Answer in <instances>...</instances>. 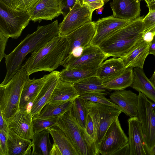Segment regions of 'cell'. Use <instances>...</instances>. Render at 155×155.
<instances>
[{
	"label": "cell",
	"instance_id": "46",
	"mask_svg": "<svg viewBox=\"0 0 155 155\" xmlns=\"http://www.w3.org/2000/svg\"><path fill=\"white\" fill-rule=\"evenodd\" d=\"M150 80L155 87V70L153 75L150 79Z\"/></svg>",
	"mask_w": 155,
	"mask_h": 155
},
{
	"label": "cell",
	"instance_id": "27",
	"mask_svg": "<svg viewBox=\"0 0 155 155\" xmlns=\"http://www.w3.org/2000/svg\"><path fill=\"white\" fill-rule=\"evenodd\" d=\"M79 96L87 93H95L106 95L109 93L102 81L97 76H93L73 84Z\"/></svg>",
	"mask_w": 155,
	"mask_h": 155
},
{
	"label": "cell",
	"instance_id": "48",
	"mask_svg": "<svg viewBox=\"0 0 155 155\" xmlns=\"http://www.w3.org/2000/svg\"><path fill=\"white\" fill-rule=\"evenodd\" d=\"M150 155H155V144L151 150Z\"/></svg>",
	"mask_w": 155,
	"mask_h": 155
},
{
	"label": "cell",
	"instance_id": "44",
	"mask_svg": "<svg viewBox=\"0 0 155 155\" xmlns=\"http://www.w3.org/2000/svg\"><path fill=\"white\" fill-rule=\"evenodd\" d=\"M147 4V6L148 7L149 11H155V0L148 2L144 0Z\"/></svg>",
	"mask_w": 155,
	"mask_h": 155
},
{
	"label": "cell",
	"instance_id": "26",
	"mask_svg": "<svg viewBox=\"0 0 155 155\" xmlns=\"http://www.w3.org/2000/svg\"><path fill=\"white\" fill-rule=\"evenodd\" d=\"M48 130L53 140L52 146L58 149L61 155H80L78 151L61 129L55 127Z\"/></svg>",
	"mask_w": 155,
	"mask_h": 155
},
{
	"label": "cell",
	"instance_id": "5",
	"mask_svg": "<svg viewBox=\"0 0 155 155\" xmlns=\"http://www.w3.org/2000/svg\"><path fill=\"white\" fill-rule=\"evenodd\" d=\"M29 12L10 7L0 1V32L18 38L31 21Z\"/></svg>",
	"mask_w": 155,
	"mask_h": 155
},
{
	"label": "cell",
	"instance_id": "36",
	"mask_svg": "<svg viewBox=\"0 0 155 155\" xmlns=\"http://www.w3.org/2000/svg\"><path fill=\"white\" fill-rule=\"evenodd\" d=\"M40 0H12L13 7L24 11L29 12Z\"/></svg>",
	"mask_w": 155,
	"mask_h": 155
},
{
	"label": "cell",
	"instance_id": "40",
	"mask_svg": "<svg viewBox=\"0 0 155 155\" xmlns=\"http://www.w3.org/2000/svg\"><path fill=\"white\" fill-rule=\"evenodd\" d=\"M83 4L87 5L94 11L103 6L104 3L102 0H82Z\"/></svg>",
	"mask_w": 155,
	"mask_h": 155
},
{
	"label": "cell",
	"instance_id": "33",
	"mask_svg": "<svg viewBox=\"0 0 155 155\" xmlns=\"http://www.w3.org/2000/svg\"><path fill=\"white\" fill-rule=\"evenodd\" d=\"M83 137L88 146L91 149L94 155H96L95 147V133L94 124L92 118L88 112Z\"/></svg>",
	"mask_w": 155,
	"mask_h": 155
},
{
	"label": "cell",
	"instance_id": "25",
	"mask_svg": "<svg viewBox=\"0 0 155 155\" xmlns=\"http://www.w3.org/2000/svg\"><path fill=\"white\" fill-rule=\"evenodd\" d=\"M8 155H30L32 153V141L24 139L8 129Z\"/></svg>",
	"mask_w": 155,
	"mask_h": 155
},
{
	"label": "cell",
	"instance_id": "21",
	"mask_svg": "<svg viewBox=\"0 0 155 155\" xmlns=\"http://www.w3.org/2000/svg\"><path fill=\"white\" fill-rule=\"evenodd\" d=\"M150 42L143 39L120 58L126 67L143 69L145 59L149 54Z\"/></svg>",
	"mask_w": 155,
	"mask_h": 155
},
{
	"label": "cell",
	"instance_id": "6",
	"mask_svg": "<svg viewBox=\"0 0 155 155\" xmlns=\"http://www.w3.org/2000/svg\"><path fill=\"white\" fill-rule=\"evenodd\" d=\"M86 108L93 120L96 152V155H99L98 147L101 140L110 125L122 112L114 107L91 102L87 104Z\"/></svg>",
	"mask_w": 155,
	"mask_h": 155
},
{
	"label": "cell",
	"instance_id": "9",
	"mask_svg": "<svg viewBox=\"0 0 155 155\" xmlns=\"http://www.w3.org/2000/svg\"><path fill=\"white\" fill-rule=\"evenodd\" d=\"M93 11L82 0L74 5L59 24V35L66 36L85 23L91 21Z\"/></svg>",
	"mask_w": 155,
	"mask_h": 155
},
{
	"label": "cell",
	"instance_id": "22",
	"mask_svg": "<svg viewBox=\"0 0 155 155\" xmlns=\"http://www.w3.org/2000/svg\"><path fill=\"white\" fill-rule=\"evenodd\" d=\"M120 58H110L103 61L98 68L96 76L103 83L109 81L122 73L126 68Z\"/></svg>",
	"mask_w": 155,
	"mask_h": 155
},
{
	"label": "cell",
	"instance_id": "32",
	"mask_svg": "<svg viewBox=\"0 0 155 155\" xmlns=\"http://www.w3.org/2000/svg\"><path fill=\"white\" fill-rule=\"evenodd\" d=\"M85 100L79 96L74 99L71 107L72 114L81 127L84 129L87 111L85 106Z\"/></svg>",
	"mask_w": 155,
	"mask_h": 155
},
{
	"label": "cell",
	"instance_id": "2",
	"mask_svg": "<svg viewBox=\"0 0 155 155\" xmlns=\"http://www.w3.org/2000/svg\"><path fill=\"white\" fill-rule=\"evenodd\" d=\"M69 52V42L66 36L54 38L38 51L32 53L26 60L28 74L54 71L62 66Z\"/></svg>",
	"mask_w": 155,
	"mask_h": 155
},
{
	"label": "cell",
	"instance_id": "12",
	"mask_svg": "<svg viewBox=\"0 0 155 155\" xmlns=\"http://www.w3.org/2000/svg\"><path fill=\"white\" fill-rule=\"evenodd\" d=\"M132 21L120 19L113 15L99 19L94 22L95 33L91 45L98 47L104 41Z\"/></svg>",
	"mask_w": 155,
	"mask_h": 155
},
{
	"label": "cell",
	"instance_id": "42",
	"mask_svg": "<svg viewBox=\"0 0 155 155\" xmlns=\"http://www.w3.org/2000/svg\"><path fill=\"white\" fill-rule=\"evenodd\" d=\"M0 130H2L8 134V125L5 120L2 113L0 111Z\"/></svg>",
	"mask_w": 155,
	"mask_h": 155
},
{
	"label": "cell",
	"instance_id": "10",
	"mask_svg": "<svg viewBox=\"0 0 155 155\" xmlns=\"http://www.w3.org/2000/svg\"><path fill=\"white\" fill-rule=\"evenodd\" d=\"M128 142V138L122 129L117 118L110 126L98 147L102 155H116Z\"/></svg>",
	"mask_w": 155,
	"mask_h": 155
},
{
	"label": "cell",
	"instance_id": "24",
	"mask_svg": "<svg viewBox=\"0 0 155 155\" xmlns=\"http://www.w3.org/2000/svg\"><path fill=\"white\" fill-rule=\"evenodd\" d=\"M79 96L78 91L73 84L59 80L48 103L53 104H60L74 99Z\"/></svg>",
	"mask_w": 155,
	"mask_h": 155
},
{
	"label": "cell",
	"instance_id": "28",
	"mask_svg": "<svg viewBox=\"0 0 155 155\" xmlns=\"http://www.w3.org/2000/svg\"><path fill=\"white\" fill-rule=\"evenodd\" d=\"M98 68L91 70L64 68L59 72L61 81L74 84L89 77L96 76Z\"/></svg>",
	"mask_w": 155,
	"mask_h": 155
},
{
	"label": "cell",
	"instance_id": "43",
	"mask_svg": "<svg viewBox=\"0 0 155 155\" xmlns=\"http://www.w3.org/2000/svg\"><path fill=\"white\" fill-rule=\"evenodd\" d=\"M152 54L155 56V35L150 42L149 54Z\"/></svg>",
	"mask_w": 155,
	"mask_h": 155
},
{
	"label": "cell",
	"instance_id": "31",
	"mask_svg": "<svg viewBox=\"0 0 155 155\" xmlns=\"http://www.w3.org/2000/svg\"><path fill=\"white\" fill-rule=\"evenodd\" d=\"M74 99L58 104L48 103L43 108L39 114L33 118L59 117L71 107Z\"/></svg>",
	"mask_w": 155,
	"mask_h": 155
},
{
	"label": "cell",
	"instance_id": "19",
	"mask_svg": "<svg viewBox=\"0 0 155 155\" xmlns=\"http://www.w3.org/2000/svg\"><path fill=\"white\" fill-rule=\"evenodd\" d=\"M110 5L114 17L132 21L140 17V1L139 0H113Z\"/></svg>",
	"mask_w": 155,
	"mask_h": 155
},
{
	"label": "cell",
	"instance_id": "18",
	"mask_svg": "<svg viewBox=\"0 0 155 155\" xmlns=\"http://www.w3.org/2000/svg\"><path fill=\"white\" fill-rule=\"evenodd\" d=\"M59 72L54 71L49 74L48 78L33 103L30 111L33 117L39 114L43 108L49 102L54 89L59 80Z\"/></svg>",
	"mask_w": 155,
	"mask_h": 155
},
{
	"label": "cell",
	"instance_id": "4",
	"mask_svg": "<svg viewBox=\"0 0 155 155\" xmlns=\"http://www.w3.org/2000/svg\"><path fill=\"white\" fill-rule=\"evenodd\" d=\"M29 78L25 62L9 81L4 85H0V111L7 125L10 118L20 110L22 91Z\"/></svg>",
	"mask_w": 155,
	"mask_h": 155
},
{
	"label": "cell",
	"instance_id": "15",
	"mask_svg": "<svg viewBox=\"0 0 155 155\" xmlns=\"http://www.w3.org/2000/svg\"><path fill=\"white\" fill-rule=\"evenodd\" d=\"M49 74L45 75L39 79L29 78L23 87L19 104L21 111H27L30 113L33 103L48 78Z\"/></svg>",
	"mask_w": 155,
	"mask_h": 155
},
{
	"label": "cell",
	"instance_id": "41",
	"mask_svg": "<svg viewBox=\"0 0 155 155\" xmlns=\"http://www.w3.org/2000/svg\"><path fill=\"white\" fill-rule=\"evenodd\" d=\"M77 0H62L63 6V15L65 16L74 5Z\"/></svg>",
	"mask_w": 155,
	"mask_h": 155
},
{
	"label": "cell",
	"instance_id": "13",
	"mask_svg": "<svg viewBox=\"0 0 155 155\" xmlns=\"http://www.w3.org/2000/svg\"><path fill=\"white\" fill-rule=\"evenodd\" d=\"M62 0H40L29 12L31 21L40 22L43 20H52L63 15Z\"/></svg>",
	"mask_w": 155,
	"mask_h": 155
},
{
	"label": "cell",
	"instance_id": "1",
	"mask_svg": "<svg viewBox=\"0 0 155 155\" xmlns=\"http://www.w3.org/2000/svg\"><path fill=\"white\" fill-rule=\"evenodd\" d=\"M59 35V24L55 20L47 25H38L36 30L28 34L9 54H6L5 63L6 72L1 85L7 84L20 69L26 56L35 52L54 38Z\"/></svg>",
	"mask_w": 155,
	"mask_h": 155
},
{
	"label": "cell",
	"instance_id": "47",
	"mask_svg": "<svg viewBox=\"0 0 155 155\" xmlns=\"http://www.w3.org/2000/svg\"><path fill=\"white\" fill-rule=\"evenodd\" d=\"M104 9L103 6L96 9L97 13L98 14H101L102 13V11Z\"/></svg>",
	"mask_w": 155,
	"mask_h": 155
},
{
	"label": "cell",
	"instance_id": "35",
	"mask_svg": "<svg viewBox=\"0 0 155 155\" xmlns=\"http://www.w3.org/2000/svg\"><path fill=\"white\" fill-rule=\"evenodd\" d=\"M103 94L95 93H87L84 94L79 97L84 100L92 102L101 104L111 106L120 110L123 112L122 109L117 104L108 99Z\"/></svg>",
	"mask_w": 155,
	"mask_h": 155
},
{
	"label": "cell",
	"instance_id": "49",
	"mask_svg": "<svg viewBox=\"0 0 155 155\" xmlns=\"http://www.w3.org/2000/svg\"><path fill=\"white\" fill-rule=\"evenodd\" d=\"M109 0H102L104 4L106 3L108 1H109Z\"/></svg>",
	"mask_w": 155,
	"mask_h": 155
},
{
	"label": "cell",
	"instance_id": "50",
	"mask_svg": "<svg viewBox=\"0 0 155 155\" xmlns=\"http://www.w3.org/2000/svg\"><path fill=\"white\" fill-rule=\"evenodd\" d=\"M146 0L147 1H148V2H151V1H154L155 0Z\"/></svg>",
	"mask_w": 155,
	"mask_h": 155
},
{
	"label": "cell",
	"instance_id": "17",
	"mask_svg": "<svg viewBox=\"0 0 155 155\" xmlns=\"http://www.w3.org/2000/svg\"><path fill=\"white\" fill-rule=\"evenodd\" d=\"M110 100L119 106L130 117L138 115V95L130 90L117 91L110 93Z\"/></svg>",
	"mask_w": 155,
	"mask_h": 155
},
{
	"label": "cell",
	"instance_id": "29",
	"mask_svg": "<svg viewBox=\"0 0 155 155\" xmlns=\"http://www.w3.org/2000/svg\"><path fill=\"white\" fill-rule=\"evenodd\" d=\"M48 130L34 134L32 139L31 155H50L52 144Z\"/></svg>",
	"mask_w": 155,
	"mask_h": 155
},
{
	"label": "cell",
	"instance_id": "39",
	"mask_svg": "<svg viewBox=\"0 0 155 155\" xmlns=\"http://www.w3.org/2000/svg\"><path fill=\"white\" fill-rule=\"evenodd\" d=\"M9 38L0 32V62L6 55L5 50Z\"/></svg>",
	"mask_w": 155,
	"mask_h": 155
},
{
	"label": "cell",
	"instance_id": "51",
	"mask_svg": "<svg viewBox=\"0 0 155 155\" xmlns=\"http://www.w3.org/2000/svg\"><path fill=\"white\" fill-rule=\"evenodd\" d=\"M139 0L140 1H141V0Z\"/></svg>",
	"mask_w": 155,
	"mask_h": 155
},
{
	"label": "cell",
	"instance_id": "34",
	"mask_svg": "<svg viewBox=\"0 0 155 155\" xmlns=\"http://www.w3.org/2000/svg\"><path fill=\"white\" fill-rule=\"evenodd\" d=\"M59 117L52 118H32V124L34 134L50 128L56 127Z\"/></svg>",
	"mask_w": 155,
	"mask_h": 155
},
{
	"label": "cell",
	"instance_id": "8",
	"mask_svg": "<svg viewBox=\"0 0 155 155\" xmlns=\"http://www.w3.org/2000/svg\"><path fill=\"white\" fill-rule=\"evenodd\" d=\"M71 108L59 117L56 127L63 131L80 155H94L83 138L84 129L74 117Z\"/></svg>",
	"mask_w": 155,
	"mask_h": 155
},
{
	"label": "cell",
	"instance_id": "45",
	"mask_svg": "<svg viewBox=\"0 0 155 155\" xmlns=\"http://www.w3.org/2000/svg\"><path fill=\"white\" fill-rule=\"evenodd\" d=\"M0 1L3 2L10 7H13L12 4V0H0Z\"/></svg>",
	"mask_w": 155,
	"mask_h": 155
},
{
	"label": "cell",
	"instance_id": "3",
	"mask_svg": "<svg viewBox=\"0 0 155 155\" xmlns=\"http://www.w3.org/2000/svg\"><path fill=\"white\" fill-rule=\"evenodd\" d=\"M143 17H140L118 30L98 47L108 56L121 58L143 39Z\"/></svg>",
	"mask_w": 155,
	"mask_h": 155
},
{
	"label": "cell",
	"instance_id": "20",
	"mask_svg": "<svg viewBox=\"0 0 155 155\" xmlns=\"http://www.w3.org/2000/svg\"><path fill=\"white\" fill-rule=\"evenodd\" d=\"M95 33L94 22L91 21L85 23L66 36L69 42V54L75 48H84L91 45Z\"/></svg>",
	"mask_w": 155,
	"mask_h": 155
},
{
	"label": "cell",
	"instance_id": "30",
	"mask_svg": "<svg viewBox=\"0 0 155 155\" xmlns=\"http://www.w3.org/2000/svg\"><path fill=\"white\" fill-rule=\"evenodd\" d=\"M133 79V68H127L120 74L113 79L103 83L108 90L120 91L130 87Z\"/></svg>",
	"mask_w": 155,
	"mask_h": 155
},
{
	"label": "cell",
	"instance_id": "38",
	"mask_svg": "<svg viewBox=\"0 0 155 155\" xmlns=\"http://www.w3.org/2000/svg\"><path fill=\"white\" fill-rule=\"evenodd\" d=\"M0 131V155H8V134L2 130Z\"/></svg>",
	"mask_w": 155,
	"mask_h": 155
},
{
	"label": "cell",
	"instance_id": "37",
	"mask_svg": "<svg viewBox=\"0 0 155 155\" xmlns=\"http://www.w3.org/2000/svg\"><path fill=\"white\" fill-rule=\"evenodd\" d=\"M143 34L155 26V11H149L148 13L143 17Z\"/></svg>",
	"mask_w": 155,
	"mask_h": 155
},
{
	"label": "cell",
	"instance_id": "16",
	"mask_svg": "<svg viewBox=\"0 0 155 155\" xmlns=\"http://www.w3.org/2000/svg\"><path fill=\"white\" fill-rule=\"evenodd\" d=\"M32 118L30 113L19 110L9 120L8 129L24 139L32 140L34 134Z\"/></svg>",
	"mask_w": 155,
	"mask_h": 155
},
{
	"label": "cell",
	"instance_id": "14",
	"mask_svg": "<svg viewBox=\"0 0 155 155\" xmlns=\"http://www.w3.org/2000/svg\"><path fill=\"white\" fill-rule=\"evenodd\" d=\"M127 121L129 155H150L144 141L141 123L138 117H130Z\"/></svg>",
	"mask_w": 155,
	"mask_h": 155
},
{
	"label": "cell",
	"instance_id": "7",
	"mask_svg": "<svg viewBox=\"0 0 155 155\" xmlns=\"http://www.w3.org/2000/svg\"><path fill=\"white\" fill-rule=\"evenodd\" d=\"M137 109L144 141L150 155L155 144V103L139 92Z\"/></svg>",
	"mask_w": 155,
	"mask_h": 155
},
{
	"label": "cell",
	"instance_id": "11",
	"mask_svg": "<svg viewBox=\"0 0 155 155\" xmlns=\"http://www.w3.org/2000/svg\"><path fill=\"white\" fill-rule=\"evenodd\" d=\"M109 57L98 47L90 45L84 48L80 57L66 59L62 66L66 69L93 70L98 68Z\"/></svg>",
	"mask_w": 155,
	"mask_h": 155
},
{
	"label": "cell",
	"instance_id": "23",
	"mask_svg": "<svg viewBox=\"0 0 155 155\" xmlns=\"http://www.w3.org/2000/svg\"><path fill=\"white\" fill-rule=\"evenodd\" d=\"M130 87L155 103V87L147 78L143 69L134 68L133 81Z\"/></svg>",
	"mask_w": 155,
	"mask_h": 155
}]
</instances>
